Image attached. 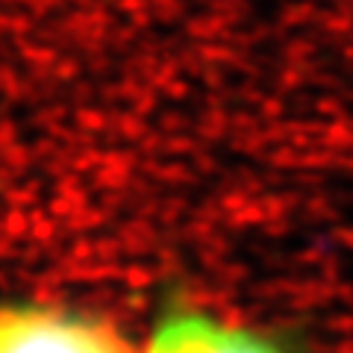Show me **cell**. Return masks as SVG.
I'll use <instances>...</instances> for the list:
<instances>
[{
  "instance_id": "obj_1",
  "label": "cell",
  "mask_w": 353,
  "mask_h": 353,
  "mask_svg": "<svg viewBox=\"0 0 353 353\" xmlns=\"http://www.w3.org/2000/svg\"><path fill=\"white\" fill-rule=\"evenodd\" d=\"M0 353H130L112 327L50 306L0 309Z\"/></svg>"
},
{
  "instance_id": "obj_2",
  "label": "cell",
  "mask_w": 353,
  "mask_h": 353,
  "mask_svg": "<svg viewBox=\"0 0 353 353\" xmlns=\"http://www.w3.org/2000/svg\"><path fill=\"white\" fill-rule=\"evenodd\" d=\"M145 353H292L277 336L209 315L203 309H171L153 330Z\"/></svg>"
}]
</instances>
